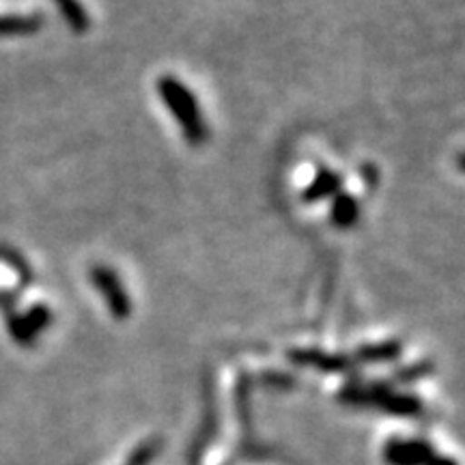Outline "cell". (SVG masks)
Masks as SVG:
<instances>
[{
  "instance_id": "cell-1",
  "label": "cell",
  "mask_w": 465,
  "mask_h": 465,
  "mask_svg": "<svg viewBox=\"0 0 465 465\" xmlns=\"http://www.w3.org/2000/svg\"><path fill=\"white\" fill-rule=\"evenodd\" d=\"M158 91L162 102H164V106L168 108V113L177 119L188 144L199 147V144L205 143L209 130L205 121H203V113L194 93L188 91V86H185L182 80L173 78V75H164V78L160 80Z\"/></svg>"
},
{
  "instance_id": "cell-2",
  "label": "cell",
  "mask_w": 465,
  "mask_h": 465,
  "mask_svg": "<svg viewBox=\"0 0 465 465\" xmlns=\"http://www.w3.org/2000/svg\"><path fill=\"white\" fill-rule=\"evenodd\" d=\"M91 282L95 284V289L100 291V295L106 302L110 315L114 319H127L132 315V300L127 295V289L119 274L110 267L97 265L91 272Z\"/></svg>"
},
{
  "instance_id": "cell-3",
  "label": "cell",
  "mask_w": 465,
  "mask_h": 465,
  "mask_svg": "<svg viewBox=\"0 0 465 465\" xmlns=\"http://www.w3.org/2000/svg\"><path fill=\"white\" fill-rule=\"evenodd\" d=\"M383 457L391 465H427L435 457V450L424 440L392 438L386 444Z\"/></svg>"
},
{
  "instance_id": "cell-11",
  "label": "cell",
  "mask_w": 465,
  "mask_h": 465,
  "mask_svg": "<svg viewBox=\"0 0 465 465\" xmlns=\"http://www.w3.org/2000/svg\"><path fill=\"white\" fill-rule=\"evenodd\" d=\"M427 465H457V461H455V459H450V457H440V455H435Z\"/></svg>"
},
{
  "instance_id": "cell-5",
  "label": "cell",
  "mask_w": 465,
  "mask_h": 465,
  "mask_svg": "<svg viewBox=\"0 0 465 465\" xmlns=\"http://www.w3.org/2000/svg\"><path fill=\"white\" fill-rule=\"evenodd\" d=\"M291 358L295 360L298 364H306V366H315V369H322V371H330V373H334V371H345L347 369V360L342 358H334V356H325L322 351H293L291 353Z\"/></svg>"
},
{
  "instance_id": "cell-4",
  "label": "cell",
  "mask_w": 465,
  "mask_h": 465,
  "mask_svg": "<svg viewBox=\"0 0 465 465\" xmlns=\"http://www.w3.org/2000/svg\"><path fill=\"white\" fill-rule=\"evenodd\" d=\"M341 188V177L334 174L332 171H319V174L312 179V183L308 185V190L304 192V199L311 203L323 201L328 196L336 194V190Z\"/></svg>"
},
{
  "instance_id": "cell-9",
  "label": "cell",
  "mask_w": 465,
  "mask_h": 465,
  "mask_svg": "<svg viewBox=\"0 0 465 465\" xmlns=\"http://www.w3.org/2000/svg\"><path fill=\"white\" fill-rule=\"evenodd\" d=\"M160 452H162L160 438L144 440L143 444H138L136 449L130 452V457H127V465H151L160 457Z\"/></svg>"
},
{
  "instance_id": "cell-7",
  "label": "cell",
  "mask_w": 465,
  "mask_h": 465,
  "mask_svg": "<svg viewBox=\"0 0 465 465\" xmlns=\"http://www.w3.org/2000/svg\"><path fill=\"white\" fill-rule=\"evenodd\" d=\"M360 218V207L353 196L349 194H339L334 199V207H332V220L339 229H349L358 223Z\"/></svg>"
},
{
  "instance_id": "cell-10",
  "label": "cell",
  "mask_w": 465,
  "mask_h": 465,
  "mask_svg": "<svg viewBox=\"0 0 465 465\" xmlns=\"http://www.w3.org/2000/svg\"><path fill=\"white\" fill-rule=\"evenodd\" d=\"M401 345L399 342H381V345H371L364 347L360 351V358H364L366 362H388V360L399 358Z\"/></svg>"
},
{
  "instance_id": "cell-6",
  "label": "cell",
  "mask_w": 465,
  "mask_h": 465,
  "mask_svg": "<svg viewBox=\"0 0 465 465\" xmlns=\"http://www.w3.org/2000/svg\"><path fill=\"white\" fill-rule=\"evenodd\" d=\"M42 25V15H3L0 17V35H28L39 31Z\"/></svg>"
},
{
  "instance_id": "cell-8",
  "label": "cell",
  "mask_w": 465,
  "mask_h": 465,
  "mask_svg": "<svg viewBox=\"0 0 465 465\" xmlns=\"http://www.w3.org/2000/svg\"><path fill=\"white\" fill-rule=\"evenodd\" d=\"M54 3L63 17H65L67 25L72 26L75 33H84L86 28H89V14H86V9L83 7L80 0H54Z\"/></svg>"
}]
</instances>
